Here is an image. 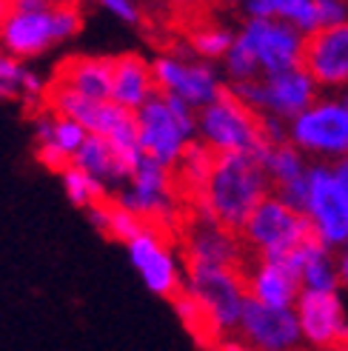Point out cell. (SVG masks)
Wrapping results in <instances>:
<instances>
[{
  "mask_svg": "<svg viewBox=\"0 0 348 351\" xmlns=\"http://www.w3.org/2000/svg\"><path fill=\"white\" fill-rule=\"evenodd\" d=\"M269 174L260 157L254 154H217L212 180L206 186L203 200L195 206V212L214 217L220 226L232 232H243V226L269 197Z\"/></svg>",
  "mask_w": 348,
  "mask_h": 351,
  "instance_id": "6da1fadb",
  "label": "cell"
},
{
  "mask_svg": "<svg viewBox=\"0 0 348 351\" xmlns=\"http://www.w3.org/2000/svg\"><path fill=\"white\" fill-rule=\"evenodd\" d=\"M46 103H49L51 112L77 120L89 134L109 140V143L117 149V154L123 157L126 166H129L132 171H134L137 163L143 160L140 140H137V120H134V112L120 109L117 103H112V100L83 97L80 92L69 89V86H63V83H58V80L49 86Z\"/></svg>",
  "mask_w": 348,
  "mask_h": 351,
  "instance_id": "7a4b0ae2",
  "label": "cell"
},
{
  "mask_svg": "<svg viewBox=\"0 0 348 351\" xmlns=\"http://www.w3.org/2000/svg\"><path fill=\"white\" fill-rule=\"evenodd\" d=\"M137 140L143 157H151L169 169H177L186 149L197 134V109L174 95H154L146 106L134 112Z\"/></svg>",
  "mask_w": 348,
  "mask_h": 351,
  "instance_id": "3957f363",
  "label": "cell"
},
{
  "mask_svg": "<svg viewBox=\"0 0 348 351\" xmlns=\"http://www.w3.org/2000/svg\"><path fill=\"white\" fill-rule=\"evenodd\" d=\"M240 237L246 249L257 254V260H283L306 240L323 237V232L308 215L291 208L277 195H269L251 212Z\"/></svg>",
  "mask_w": 348,
  "mask_h": 351,
  "instance_id": "277c9868",
  "label": "cell"
},
{
  "mask_svg": "<svg viewBox=\"0 0 348 351\" xmlns=\"http://www.w3.org/2000/svg\"><path fill=\"white\" fill-rule=\"evenodd\" d=\"M177 178H174V169L143 157L140 163L134 166L132 178L126 183V189H120V195L114 197L123 208L134 212L146 226L154 229H171V226L180 223V212H177Z\"/></svg>",
  "mask_w": 348,
  "mask_h": 351,
  "instance_id": "5b68a950",
  "label": "cell"
},
{
  "mask_svg": "<svg viewBox=\"0 0 348 351\" xmlns=\"http://www.w3.org/2000/svg\"><path fill=\"white\" fill-rule=\"evenodd\" d=\"M186 289L212 314L220 335L240 326L243 308L249 303V283H246V271L243 269L186 263Z\"/></svg>",
  "mask_w": 348,
  "mask_h": 351,
  "instance_id": "8992f818",
  "label": "cell"
},
{
  "mask_svg": "<svg viewBox=\"0 0 348 351\" xmlns=\"http://www.w3.org/2000/svg\"><path fill=\"white\" fill-rule=\"evenodd\" d=\"M232 92L260 114L271 112L277 117H300L306 109L314 106V80L303 69L243 80L232 86Z\"/></svg>",
  "mask_w": 348,
  "mask_h": 351,
  "instance_id": "52a82bcc",
  "label": "cell"
},
{
  "mask_svg": "<svg viewBox=\"0 0 348 351\" xmlns=\"http://www.w3.org/2000/svg\"><path fill=\"white\" fill-rule=\"evenodd\" d=\"M126 252H129L132 269L140 274L143 286L151 294L174 300V297L186 289L180 260H177V254H174V249H171V243H169L163 229L146 226V229L134 240L126 243Z\"/></svg>",
  "mask_w": 348,
  "mask_h": 351,
  "instance_id": "ba28073f",
  "label": "cell"
},
{
  "mask_svg": "<svg viewBox=\"0 0 348 351\" xmlns=\"http://www.w3.org/2000/svg\"><path fill=\"white\" fill-rule=\"evenodd\" d=\"M151 75L160 95L180 97L197 112L206 109L208 103H214L223 92V83L217 80L212 66L183 60L177 55H160L158 60H151Z\"/></svg>",
  "mask_w": 348,
  "mask_h": 351,
  "instance_id": "9c48e42d",
  "label": "cell"
},
{
  "mask_svg": "<svg viewBox=\"0 0 348 351\" xmlns=\"http://www.w3.org/2000/svg\"><path fill=\"white\" fill-rule=\"evenodd\" d=\"M237 38L246 43L260 63V72L277 75L297 69V55L303 43V32L286 21H263V17H251L243 26Z\"/></svg>",
  "mask_w": 348,
  "mask_h": 351,
  "instance_id": "30bf717a",
  "label": "cell"
},
{
  "mask_svg": "<svg viewBox=\"0 0 348 351\" xmlns=\"http://www.w3.org/2000/svg\"><path fill=\"white\" fill-rule=\"evenodd\" d=\"M297 69L314 83H345L348 80V23L320 26L303 34Z\"/></svg>",
  "mask_w": 348,
  "mask_h": 351,
  "instance_id": "8fae6325",
  "label": "cell"
},
{
  "mask_svg": "<svg viewBox=\"0 0 348 351\" xmlns=\"http://www.w3.org/2000/svg\"><path fill=\"white\" fill-rule=\"evenodd\" d=\"M243 343L254 351H297L303 328L297 311L291 308H271L257 300H249L240 317Z\"/></svg>",
  "mask_w": 348,
  "mask_h": 351,
  "instance_id": "7c38bea8",
  "label": "cell"
},
{
  "mask_svg": "<svg viewBox=\"0 0 348 351\" xmlns=\"http://www.w3.org/2000/svg\"><path fill=\"white\" fill-rule=\"evenodd\" d=\"M186 263H208V266H234L249 274V266L243 263L246 243L232 229L220 226L214 217L203 212H195L191 223L186 226V240H183Z\"/></svg>",
  "mask_w": 348,
  "mask_h": 351,
  "instance_id": "4fadbf2b",
  "label": "cell"
},
{
  "mask_svg": "<svg viewBox=\"0 0 348 351\" xmlns=\"http://www.w3.org/2000/svg\"><path fill=\"white\" fill-rule=\"evenodd\" d=\"M297 320L303 328V337L314 348L348 351V323L334 291L303 289V294L297 297Z\"/></svg>",
  "mask_w": 348,
  "mask_h": 351,
  "instance_id": "5bb4252c",
  "label": "cell"
},
{
  "mask_svg": "<svg viewBox=\"0 0 348 351\" xmlns=\"http://www.w3.org/2000/svg\"><path fill=\"white\" fill-rule=\"evenodd\" d=\"M34 152H38V160L46 169L63 171L72 166L75 154L80 152V146L89 140V132H86L77 120L63 117L58 112H38L34 114Z\"/></svg>",
  "mask_w": 348,
  "mask_h": 351,
  "instance_id": "9a60e30c",
  "label": "cell"
},
{
  "mask_svg": "<svg viewBox=\"0 0 348 351\" xmlns=\"http://www.w3.org/2000/svg\"><path fill=\"white\" fill-rule=\"evenodd\" d=\"M291 140L308 152L348 149V109L337 103H314L291 123Z\"/></svg>",
  "mask_w": 348,
  "mask_h": 351,
  "instance_id": "2e32d148",
  "label": "cell"
},
{
  "mask_svg": "<svg viewBox=\"0 0 348 351\" xmlns=\"http://www.w3.org/2000/svg\"><path fill=\"white\" fill-rule=\"evenodd\" d=\"M58 43L51 9L46 12H6L0 23V49L17 60L40 58Z\"/></svg>",
  "mask_w": 348,
  "mask_h": 351,
  "instance_id": "e0dca14e",
  "label": "cell"
},
{
  "mask_svg": "<svg viewBox=\"0 0 348 351\" xmlns=\"http://www.w3.org/2000/svg\"><path fill=\"white\" fill-rule=\"evenodd\" d=\"M320 226L325 243H340L348 237V197L337 186L334 174L317 166L308 171V212Z\"/></svg>",
  "mask_w": 348,
  "mask_h": 351,
  "instance_id": "ac0fdd59",
  "label": "cell"
},
{
  "mask_svg": "<svg viewBox=\"0 0 348 351\" xmlns=\"http://www.w3.org/2000/svg\"><path fill=\"white\" fill-rule=\"evenodd\" d=\"M249 300L271 308H291L303 294V277L283 260H257L246 274Z\"/></svg>",
  "mask_w": 348,
  "mask_h": 351,
  "instance_id": "d6986e66",
  "label": "cell"
},
{
  "mask_svg": "<svg viewBox=\"0 0 348 351\" xmlns=\"http://www.w3.org/2000/svg\"><path fill=\"white\" fill-rule=\"evenodd\" d=\"M158 95V83L151 75V63L137 55L114 58V77H112V103L120 109L137 112Z\"/></svg>",
  "mask_w": 348,
  "mask_h": 351,
  "instance_id": "ffe728a7",
  "label": "cell"
},
{
  "mask_svg": "<svg viewBox=\"0 0 348 351\" xmlns=\"http://www.w3.org/2000/svg\"><path fill=\"white\" fill-rule=\"evenodd\" d=\"M114 58H69L58 69V83L92 100H112Z\"/></svg>",
  "mask_w": 348,
  "mask_h": 351,
  "instance_id": "44dd1931",
  "label": "cell"
},
{
  "mask_svg": "<svg viewBox=\"0 0 348 351\" xmlns=\"http://www.w3.org/2000/svg\"><path fill=\"white\" fill-rule=\"evenodd\" d=\"M75 166H80L83 171H89L92 178L103 180V183H129L132 178V169L126 166V160L117 154V149L103 137L89 134V140L80 146V152L75 154Z\"/></svg>",
  "mask_w": 348,
  "mask_h": 351,
  "instance_id": "7402d4cb",
  "label": "cell"
},
{
  "mask_svg": "<svg viewBox=\"0 0 348 351\" xmlns=\"http://www.w3.org/2000/svg\"><path fill=\"white\" fill-rule=\"evenodd\" d=\"M214 163H217V152H212L206 143H200V140H195L188 149H186V154L180 157V163H177V183H180V189L186 191V195L195 200V206L203 200V195H206V186H208V180H212V171H214Z\"/></svg>",
  "mask_w": 348,
  "mask_h": 351,
  "instance_id": "603a6c76",
  "label": "cell"
},
{
  "mask_svg": "<svg viewBox=\"0 0 348 351\" xmlns=\"http://www.w3.org/2000/svg\"><path fill=\"white\" fill-rule=\"evenodd\" d=\"M86 217H89V223L95 226L100 234L114 237V240H120V243L134 240L137 234L146 229V223L137 217L134 212L123 208L117 200H103V203H97V206H92V208H86Z\"/></svg>",
  "mask_w": 348,
  "mask_h": 351,
  "instance_id": "cb8c5ba5",
  "label": "cell"
},
{
  "mask_svg": "<svg viewBox=\"0 0 348 351\" xmlns=\"http://www.w3.org/2000/svg\"><path fill=\"white\" fill-rule=\"evenodd\" d=\"M49 86L17 60L0 49V100H38L46 97Z\"/></svg>",
  "mask_w": 348,
  "mask_h": 351,
  "instance_id": "d4e9b609",
  "label": "cell"
},
{
  "mask_svg": "<svg viewBox=\"0 0 348 351\" xmlns=\"http://www.w3.org/2000/svg\"><path fill=\"white\" fill-rule=\"evenodd\" d=\"M246 9L251 17H263V21H286L303 34L317 29L314 0H249Z\"/></svg>",
  "mask_w": 348,
  "mask_h": 351,
  "instance_id": "484cf974",
  "label": "cell"
},
{
  "mask_svg": "<svg viewBox=\"0 0 348 351\" xmlns=\"http://www.w3.org/2000/svg\"><path fill=\"white\" fill-rule=\"evenodd\" d=\"M171 306H174V311H177V317H180V323L188 328V335L195 337L200 346H206V348H217V343H220V328L214 326V320H212V314H208L206 308H203V303L197 300L195 294H191L188 289H183L177 297L171 300Z\"/></svg>",
  "mask_w": 348,
  "mask_h": 351,
  "instance_id": "4316f807",
  "label": "cell"
},
{
  "mask_svg": "<svg viewBox=\"0 0 348 351\" xmlns=\"http://www.w3.org/2000/svg\"><path fill=\"white\" fill-rule=\"evenodd\" d=\"M60 180H63V191L69 203H75L77 208H92L106 200V183L92 178L89 171H83L75 163L60 171Z\"/></svg>",
  "mask_w": 348,
  "mask_h": 351,
  "instance_id": "83f0119b",
  "label": "cell"
},
{
  "mask_svg": "<svg viewBox=\"0 0 348 351\" xmlns=\"http://www.w3.org/2000/svg\"><path fill=\"white\" fill-rule=\"evenodd\" d=\"M263 166H266V174H269V180L277 189H283L294 180H300L306 178V169H303V160H300V152L297 146H291V143H280V146H274L266 157H263Z\"/></svg>",
  "mask_w": 348,
  "mask_h": 351,
  "instance_id": "f1b7e54d",
  "label": "cell"
},
{
  "mask_svg": "<svg viewBox=\"0 0 348 351\" xmlns=\"http://www.w3.org/2000/svg\"><path fill=\"white\" fill-rule=\"evenodd\" d=\"M234 38L237 34H232L223 26H200V29L191 32V49H195V55H200L206 60L225 58L229 49L234 46Z\"/></svg>",
  "mask_w": 348,
  "mask_h": 351,
  "instance_id": "f546056e",
  "label": "cell"
},
{
  "mask_svg": "<svg viewBox=\"0 0 348 351\" xmlns=\"http://www.w3.org/2000/svg\"><path fill=\"white\" fill-rule=\"evenodd\" d=\"M340 283V271L334 269V263L328 260V254H314L303 263V289L314 291H334Z\"/></svg>",
  "mask_w": 348,
  "mask_h": 351,
  "instance_id": "4dcf8cb0",
  "label": "cell"
},
{
  "mask_svg": "<svg viewBox=\"0 0 348 351\" xmlns=\"http://www.w3.org/2000/svg\"><path fill=\"white\" fill-rule=\"evenodd\" d=\"M225 60V72H229L232 83H243V80H254L260 72V63L254 58V51L243 43L240 38H234V46L229 49V55L223 58Z\"/></svg>",
  "mask_w": 348,
  "mask_h": 351,
  "instance_id": "1f68e13d",
  "label": "cell"
},
{
  "mask_svg": "<svg viewBox=\"0 0 348 351\" xmlns=\"http://www.w3.org/2000/svg\"><path fill=\"white\" fill-rule=\"evenodd\" d=\"M51 23H55L58 43L75 38V34L83 29L80 3H55V6H51Z\"/></svg>",
  "mask_w": 348,
  "mask_h": 351,
  "instance_id": "d6a6232c",
  "label": "cell"
},
{
  "mask_svg": "<svg viewBox=\"0 0 348 351\" xmlns=\"http://www.w3.org/2000/svg\"><path fill=\"white\" fill-rule=\"evenodd\" d=\"M95 6H100L103 12L114 14L120 23L134 26L137 21H140V9H137L134 0H95Z\"/></svg>",
  "mask_w": 348,
  "mask_h": 351,
  "instance_id": "836d02e7",
  "label": "cell"
},
{
  "mask_svg": "<svg viewBox=\"0 0 348 351\" xmlns=\"http://www.w3.org/2000/svg\"><path fill=\"white\" fill-rule=\"evenodd\" d=\"M314 12H317V29L320 26H337L343 21L340 0H314Z\"/></svg>",
  "mask_w": 348,
  "mask_h": 351,
  "instance_id": "e575fe53",
  "label": "cell"
},
{
  "mask_svg": "<svg viewBox=\"0 0 348 351\" xmlns=\"http://www.w3.org/2000/svg\"><path fill=\"white\" fill-rule=\"evenodd\" d=\"M9 12H46L55 6V0H6Z\"/></svg>",
  "mask_w": 348,
  "mask_h": 351,
  "instance_id": "d590c367",
  "label": "cell"
},
{
  "mask_svg": "<svg viewBox=\"0 0 348 351\" xmlns=\"http://www.w3.org/2000/svg\"><path fill=\"white\" fill-rule=\"evenodd\" d=\"M334 180H337V186L343 189V195L348 197V157L337 163V169H334Z\"/></svg>",
  "mask_w": 348,
  "mask_h": 351,
  "instance_id": "8d00e7d4",
  "label": "cell"
},
{
  "mask_svg": "<svg viewBox=\"0 0 348 351\" xmlns=\"http://www.w3.org/2000/svg\"><path fill=\"white\" fill-rule=\"evenodd\" d=\"M214 351H254V348L246 343H237V340H220Z\"/></svg>",
  "mask_w": 348,
  "mask_h": 351,
  "instance_id": "74e56055",
  "label": "cell"
},
{
  "mask_svg": "<svg viewBox=\"0 0 348 351\" xmlns=\"http://www.w3.org/2000/svg\"><path fill=\"white\" fill-rule=\"evenodd\" d=\"M340 283L348 289V249H345V254L340 260Z\"/></svg>",
  "mask_w": 348,
  "mask_h": 351,
  "instance_id": "f35d334b",
  "label": "cell"
},
{
  "mask_svg": "<svg viewBox=\"0 0 348 351\" xmlns=\"http://www.w3.org/2000/svg\"><path fill=\"white\" fill-rule=\"evenodd\" d=\"M174 6H180V9H188V6H195V3H200V0H171Z\"/></svg>",
  "mask_w": 348,
  "mask_h": 351,
  "instance_id": "ab89813d",
  "label": "cell"
},
{
  "mask_svg": "<svg viewBox=\"0 0 348 351\" xmlns=\"http://www.w3.org/2000/svg\"><path fill=\"white\" fill-rule=\"evenodd\" d=\"M6 12H9V6H6V0H0V23H3V17H6Z\"/></svg>",
  "mask_w": 348,
  "mask_h": 351,
  "instance_id": "60d3db41",
  "label": "cell"
},
{
  "mask_svg": "<svg viewBox=\"0 0 348 351\" xmlns=\"http://www.w3.org/2000/svg\"><path fill=\"white\" fill-rule=\"evenodd\" d=\"M55 3H83V0H55Z\"/></svg>",
  "mask_w": 348,
  "mask_h": 351,
  "instance_id": "b9f144b4",
  "label": "cell"
},
{
  "mask_svg": "<svg viewBox=\"0 0 348 351\" xmlns=\"http://www.w3.org/2000/svg\"><path fill=\"white\" fill-rule=\"evenodd\" d=\"M225 3H240V0H225Z\"/></svg>",
  "mask_w": 348,
  "mask_h": 351,
  "instance_id": "7bdbcfd3",
  "label": "cell"
},
{
  "mask_svg": "<svg viewBox=\"0 0 348 351\" xmlns=\"http://www.w3.org/2000/svg\"><path fill=\"white\" fill-rule=\"evenodd\" d=\"M332 351H345V348H332Z\"/></svg>",
  "mask_w": 348,
  "mask_h": 351,
  "instance_id": "ee69618b",
  "label": "cell"
},
{
  "mask_svg": "<svg viewBox=\"0 0 348 351\" xmlns=\"http://www.w3.org/2000/svg\"><path fill=\"white\" fill-rule=\"evenodd\" d=\"M345 109H348V97H345Z\"/></svg>",
  "mask_w": 348,
  "mask_h": 351,
  "instance_id": "f6af8a7d",
  "label": "cell"
}]
</instances>
